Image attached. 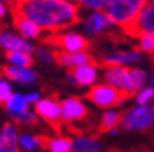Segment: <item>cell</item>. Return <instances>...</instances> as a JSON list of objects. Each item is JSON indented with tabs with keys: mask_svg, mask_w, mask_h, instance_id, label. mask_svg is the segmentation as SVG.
I'll use <instances>...</instances> for the list:
<instances>
[{
	"mask_svg": "<svg viewBox=\"0 0 154 152\" xmlns=\"http://www.w3.org/2000/svg\"><path fill=\"white\" fill-rule=\"evenodd\" d=\"M139 38L138 49L140 52H146V54L154 55V34L149 33V34H142Z\"/></svg>",
	"mask_w": 154,
	"mask_h": 152,
	"instance_id": "4316f807",
	"label": "cell"
},
{
	"mask_svg": "<svg viewBox=\"0 0 154 152\" xmlns=\"http://www.w3.org/2000/svg\"><path fill=\"white\" fill-rule=\"evenodd\" d=\"M62 108V124L74 125L87 119L90 110L83 100L77 96H69L61 100Z\"/></svg>",
	"mask_w": 154,
	"mask_h": 152,
	"instance_id": "52a82bcc",
	"label": "cell"
},
{
	"mask_svg": "<svg viewBox=\"0 0 154 152\" xmlns=\"http://www.w3.org/2000/svg\"><path fill=\"white\" fill-rule=\"evenodd\" d=\"M18 143L19 151L22 152H42L45 148V136L30 129H25L21 130Z\"/></svg>",
	"mask_w": 154,
	"mask_h": 152,
	"instance_id": "ac0fdd59",
	"label": "cell"
},
{
	"mask_svg": "<svg viewBox=\"0 0 154 152\" xmlns=\"http://www.w3.org/2000/svg\"><path fill=\"white\" fill-rule=\"evenodd\" d=\"M107 152H119V151H114V149H112V151H107Z\"/></svg>",
	"mask_w": 154,
	"mask_h": 152,
	"instance_id": "d6a6232c",
	"label": "cell"
},
{
	"mask_svg": "<svg viewBox=\"0 0 154 152\" xmlns=\"http://www.w3.org/2000/svg\"><path fill=\"white\" fill-rule=\"evenodd\" d=\"M142 60V52L139 49L129 51H117L106 55L102 59L103 67H114V66H132L139 63Z\"/></svg>",
	"mask_w": 154,
	"mask_h": 152,
	"instance_id": "2e32d148",
	"label": "cell"
},
{
	"mask_svg": "<svg viewBox=\"0 0 154 152\" xmlns=\"http://www.w3.org/2000/svg\"><path fill=\"white\" fill-rule=\"evenodd\" d=\"M151 81H153V84H154V76H153V78H151Z\"/></svg>",
	"mask_w": 154,
	"mask_h": 152,
	"instance_id": "836d02e7",
	"label": "cell"
},
{
	"mask_svg": "<svg viewBox=\"0 0 154 152\" xmlns=\"http://www.w3.org/2000/svg\"><path fill=\"white\" fill-rule=\"evenodd\" d=\"M87 99L98 108L110 110V108L121 106L128 97L116 86L107 82H100L91 86L87 93Z\"/></svg>",
	"mask_w": 154,
	"mask_h": 152,
	"instance_id": "3957f363",
	"label": "cell"
},
{
	"mask_svg": "<svg viewBox=\"0 0 154 152\" xmlns=\"http://www.w3.org/2000/svg\"><path fill=\"white\" fill-rule=\"evenodd\" d=\"M3 1H4V3L8 4L10 7H13V8H14V6L17 4V1H18V0H3Z\"/></svg>",
	"mask_w": 154,
	"mask_h": 152,
	"instance_id": "4dcf8cb0",
	"label": "cell"
},
{
	"mask_svg": "<svg viewBox=\"0 0 154 152\" xmlns=\"http://www.w3.org/2000/svg\"><path fill=\"white\" fill-rule=\"evenodd\" d=\"M33 108H35L38 119L45 122L50 126L58 127L62 124L61 100H58L57 97L44 96Z\"/></svg>",
	"mask_w": 154,
	"mask_h": 152,
	"instance_id": "8992f818",
	"label": "cell"
},
{
	"mask_svg": "<svg viewBox=\"0 0 154 152\" xmlns=\"http://www.w3.org/2000/svg\"><path fill=\"white\" fill-rule=\"evenodd\" d=\"M19 133L21 127L15 122H4L0 126V152H19Z\"/></svg>",
	"mask_w": 154,
	"mask_h": 152,
	"instance_id": "5bb4252c",
	"label": "cell"
},
{
	"mask_svg": "<svg viewBox=\"0 0 154 152\" xmlns=\"http://www.w3.org/2000/svg\"><path fill=\"white\" fill-rule=\"evenodd\" d=\"M57 52L58 51L52 45L45 43L44 45H38L35 48L33 58L43 66H52L57 63Z\"/></svg>",
	"mask_w": 154,
	"mask_h": 152,
	"instance_id": "603a6c76",
	"label": "cell"
},
{
	"mask_svg": "<svg viewBox=\"0 0 154 152\" xmlns=\"http://www.w3.org/2000/svg\"><path fill=\"white\" fill-rule=\"evenodd\" d=\"M72 145H73V152H103L102 141L94 134L83 132H79L72 136Z\"/></svg>",
	"mask_w": 154,
	"mask_h": 152,
	"instance_id": "e0dca14e",
	"label": "cell"
},
{
	"mask_svg": "<svg viewBox=\"0 0 154 152\" xmlns=\"http://www.w3.org/2000/svg\"><path fill=\"white\" fill-rule=\"evenodd\" d=\"M45 151L47 152H73L72 136L62 133H55L45 137Z\"/></svg>",
	"mask_w": 154,
	"mask_h": 152,
	"instance_id": "44dd1931",
	"label": "cell"
},
{
	"mask_svg": "<svg viewBox=\"0 0 154 152\" xmlns=\"http://www.w3.org/2000/svg\"><path fill=\"white\" fill-rule=\"evenodd\" d=\"M3 106H4V111L8 115L10 121H14L17 117H19L26 110H29V108L32 107V106L29 104L25 93H22V92H14L11 95V97Z\"/></svg>",
	"mask_w": 154,
	"mask_h": 152,
	"instance_id": "ffe728a7",
	"label": "cell"
},
{
	"mask_svg": "<svg viewBox=\"0 0 154 152\" xmlns=\"http://www.w3.org/2000/svg\"><path fill=\"white\" fill-rule=\"evenodd\" d=\"M14 13L28 16L48 34L69 29L80 19L74 0H18Z\"/></svg>",
	"mask_w": 154,
	"mask_h": 152,
	"instance_id": "6da1fadb",
	"label": "cell"
},
{
	"mask_svg": "<svg viewBox=\"0 0 154 152\" xmlns=\"http://www.w3.org/2000/svg\"><path fill=\"white\" fill-rule=\"evenodd\" d=\"M149 1L150 0H112L105 11L116 26L127 32Z\"/></svg>",
	"mask_w": 154,
	"mask_h": 152,
	"instance_id": "7a4b0ae2",
	"label": "cell"
},
{
	"mask_svg": "<svg viewBox=\"0 0 154 152\" xmlns=\"http://www.w3.org/2000/svg\"><path fill=\"white\" fill-rule=\"evenodd\" d=\"M6 62L10 66L29 67L33 66L35 58L32 54H26V52H8V54H6Z\"/></svg>",
	"mask_w": 154,
	"mask_h": 152,
	"instance_id": "cb8c5ba5",
	"label": "cell"
},
{
	"mask_svg": "<svg viewBox=\"0 0 154 152\" xmlns=\"http://www.w3.org/2000/svg\"><path fill=\"white\" fill-rule=\"evenodd\" d=\"M35 48L36 45L33 44V41L26 40L17 30L0 29V49H3L6 54H8V52H26V54L33 55Z\"/></svg>",
	"mask_w": 154,
	"mask_h": 152,
	"instance_id": "ba28073f",
	"label": "cell"
},
{
	"mask_svg": "<svg viewBox=\"0 0 154 152\" xmlns=\"http://www.w3.org/2000/svg\"><path fill=\"white\" fill-rule=\"evenodd\" d=\"M94 63L92 55L88 51H81V52H74V54H67V52H57V64L62 67L72 70L80 66Z\"/></svg>",
	"mask_w": 154,
	"mask_h": 152,
	"instance_id": "d6986e66",
	"label": "cell"
},
{
	"mask_svg": "<svg viewBox=\"0 0 154 152\" xmlns=\"http://www.w3.org/2000/svg\"><path fill=\"white\" fill-rule=\"evenodd\" d=\"M144 82H146V71L144 70L139 69V67H128L121 86V92L128 99H131L138 95L140 89H143Z\"/></svg>",
	"mask_w": 154,
	"mask_h": 152,
	"instance_id": "9a60e30c",
	"label": "cell"
},
{
	"mask_svg": "<svg viewBox=\"0 0 154 152\" xmlns=\"http://www.w3.org/2000/svg\"><path fill=\"white\" fill-rule=\"evenodd\" d=\"M13 23L14 29L29 41H37L40 38H43L45 33L37 23L33 22L32 19H29L28 16L22 15V14L13 13Z\"/></svg>",
	"mask_w": 154,
	"mask_h": 152,
	"instance_id": "4fadbf2b",
	"label": "cell"
},
{
	"mask_svg": "<svg viewBox=\"0 0 154 152\" xmlns=\"http://www.w3.org/2000/svg\"><path fill=\"white\" fill-rule=\"evenodd\" d=\"M134 152H151V151H149L147 148H139V149H135Z\"/></svg>",
	"mask_w": 154,
	"mask_h": 152,
	"instance_id": "1f68e13d",
	"label": "cell"
},
{
	"mask_svg": "<svg viewBox=\"0 0 154 152\" xmlns=\"http://www.w3.org/2000/svg\"><path fill=\"white\" fill-rule=\"evenodd\" d=\"M8 15H10V6L7 3H4L3 0H0V22L4 21Z\"/></svg>",
	"mask_w": 154,
	"mask_h": 152,
	"instance_id": "f546056e",
	"label": "cell"
},
{
	"mask_svg": "<svg viewBox=\"0 0 154 152\" xmlns=\"http://www.w3.org/2000/svg\"><path fill=\"white\" fill-rule=\"evenodd\" d=\"M79 7L87 11H103L112 0H74Z\"/></svg>",
	"mask_w": 154,
	"mask_h": 152,
	"instance_id": "d4e9b609",
	"label": "cell"
},
{
	"mask_svg": "<svg viewBox=\"0 0 154 152\" xmlns=\"http://www.w3.org/2000/svg\"><path fill=\"white\" fill-rule=\"evenodd\" d=\"M151 99H154V88L149 86V88H144L139 91V93L136 95V103L139 106H143V104H147Z\"/></svg>",
	"mask_w": 154,
	"mask_h": 152,
	"instance_id": "83f0119b",
	"label": "cell"
},
{
	"mask_svg": "<svg viewBox=\"0 0 154 152\" xmlns=\"http://www.w3.org/2000/svg\"><path fill=\"white\" fill-rule=\"evenodd\" d=\"M154 125V106L143 104L121 112V125L124 130L146 132Z\"/></svg>",
	"mask_w": 154,
	"mask_h": 152,
	"instance_id": "5b68a950",
	"label": "cell"
},
{
	"mask_svg": "<svg viewBox=\"0 0 154 152\" xmlns=\"http://www.w3.org/2000/svg\"><path fill=\"white\" fill-rule=\"evenodd\" d=\"M50 45L61 52H67V54H74V52H81V51H88L90 41L88 38L80 32L65 29L61 32L52 33L47 38Z\"/></svg>",
	"mask_w": 154,
	"mask_h": 152,
	"instance_id": "277c9868",
	"label": "cell"
},
{
	"mask_svg": "<svg viewBox=\"0 0 154 152\" xmlns=\"http://www.w3.org/2000/svg\"><path fill=\"white\" fill-rule=\"evenodd\" d=\"M14 93L13 82L6 77H0V104H4Z\"/></svg>",
	"mask_w": 154,
	"mask_h": 152,
	"instance_id": "484cf974",
	"label": "cell"
},
{
	"mask_svg": "<svg viewBox=\"0 0 154 152\" xmlns=\"http://www.w3.org/2000/svg\"><path fill=\"white\" fill-rule=\"evenodd\" d=\"M125 33L136 38L142 34H154V0H150L143 7L135 23Z\"/></svg>",
	"mask_w": 154,
	"mask_h": 152,
	"instance_id": "7c38bea8",
	"label": "cell"
},
{
	"mask_svg": "<svg viewBox=\"0 0 154 152\" xmlns=\"http://www.w3.org/2000/svg\"><path fill=\"white\" fill-rule=\"evenodd\" d=\"M120 125H121V112L110 108V110H106L100 117L98 132L99 133H110L113 129H117Z\"/></svg>",
	"mask_w": 154,
	"mask_h": 152,
	"instance_id": "7402d4cb",
	"label": "cell"
},
{
	"mask_svg": "<svg viewBox=\"0 0 154 152\" xmlns=\"http://www.w3.org/2000/svg\"><path fill=\"white\" fill-rule=\"evenodd\" d=\"M98 79H99V67L95 62L91 64L72 69L66 74L67 84L72 86H79V88H91L95 84H98Z\"/></svg>",
	"mask_w": 154,
	"mask_h": 152,
	"instance_id": "9c48e42d",
	"label": "cell"
},
{
	"mask_svg": "<svg viewBox=\"0 0 154 152\" xmlns=\"http://www.w3.org/2000/svg\"><path fill=\"white\" fill-rule=\"evenodd\" d=\"M19 152H22V151H19Z\"/></svg>",
	"mask_w": 154,
	"mask_h": 152,
	"instance_id": "e575fe53",
	"label": "cell"
},
{
	"mask_svg": "<svg viewBox=\"0 0 154 152\" xmlns=\"http://www.w3.org/2000/svg\"><path fill=\"white\" fill-rule=\"evenodd\" d=\"M114 26L116 25L113 23L110 16L106 14L105 10L103 11H92L91 14L87 15V18L83 22L84 33L88 37H98Z\"/></svg>",
	"mask_w": 154,
	"mask_h": 152,
	"instance_id": "30bf717a",
	"label": "cell"
},
{
	"mask_svg": "<svg viewBox=\"0 0 154 152\" xmlns=\"http://www.w3.org/2000/svg\"><path fill=\"white\" fill-rule=\"evenodd\" d=\"M25 96H26V99H28L29 104L32 106V107H35L38 101L44 97V95H43L40 91H37V89H33V91H29V92H26Z\"/></svg>",
	"mask_w": 154,
	"mask_h": 152,
	"instance_id": "f1b7e54d",
	"label": "cell"
},
{
	"mask_svg": "<svg viewBox=\"0 0 154 152\" xmlns=\"http://www.w3.org/2000/svg\"><path fill=\"white\" fill-rule=\"evenodd\" d=\"M3 77L10 79L13 84L21 86H33L40 79L38 71L33 66L29 67H15L6 64L3 67Z\"/></svg>",
	"mask_w": 154,
	"mask_h": 152,
	"instance_id": "8fae6325",
	"label": "cell"
}]
</instances>
